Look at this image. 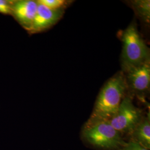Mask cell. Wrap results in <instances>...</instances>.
<instances>
[{
    "label": "cell",
    "instance_id": "obj_6",
    "mask_svg": "<svg viewBox=\"0 0 150 150\" xmlns=\"http://www.w3.org/2000/svg\"><path fill=\"white\" fill-rule=\"evenodd\" d=\"M38 2L36 14L32 26L28 31L30 34L43 32L50 28L59 21L63 15L62 10H53Z\"/></svg>",
    "mask_w": 150,
    "mask_h": 150
},
{
    "label": "cell",
    "instance_id": "obj_7",
    "mask_svg": "<svg viewBox=\"0 0 150 150\" xmlns=\"http://www.w3.org/2000/svg\"><path fill=\"white\" fill-rule=\"evenodd\" d=\"M128 87L138 93H144L150 87V61L125 70Z\"/></svg>",
    "mask_w": 150,
    "mask_h": 150
},
{
    "label": "cell",
    "instance_id": "obj_9",
    "mask_svg": "<svg viewBox=\"0 0 150 150\" xmlns=\"http://www.w3.org/2000/svg\"><path fill=\"white\" fill-rule=\"evenodd\" d=\"M134 11L143 21L149 22L150 17V1L149 0L134 1L131 2Z\"/></svg>",
    "mask_w": 150,
    "mask_h": 150
},
{
    "label": "cell",
    "instance_id": "obj_2",
    "mask_svg": "<svg viewBox=\"0 0 150 150\" xmlns=\"http://www.w3.org/2000/svg\"><path fill=\"white\" fill-rule=\"evenodd\" d=\"M127 84L122 74L110 79L97 97L90 118L109 121L118 110L126 96Z\"/></svg>",
    "mask_w": 150,
    "mask_h": 150
},
{
    "label": "cell",
    "instance_id": "obj_11",
    "mask_svg": "<svg viewBox=\"0 0 150 150\" xmlns=\"http://www.w3.org/2000/svg\"><path fill=\"white\" fill-rule=\"evenodd\" d=\"M13 0H0V13L11 16Z\"/></svg>",
    "mask_w": 150,
    "mask_h": 150
},
{
    "label": "cell",
    "instance_id": "obj_12",
    "mask_svg": "<svg viewBox=\"0 0 150 150\" xmlns=\"http://www.w3.org/2000/svg\"><path fill=\"white\" fill-rule=\"evenodd\" d=\"M120 150H150L147 149L139 145L132 141H127L126 144Z\"/></svg>",
    "mask_w": 150,
    "mask_h": 150
},
{
    "label": "cell",
    "instance_id": "obj_8",
    "mask_svg": "<svg viewBox=\"0 0 150 150\" xmlns=\"http://www.w3.org/2000/svg\"><path fill=\"white\" fill-rule=\"evenodd\" d=\"M127 141H132L150 149V121L149 116L144 117L133 131L126 137Z\"/></svg>",
    "mask_w": 150,
    "mask_h": 150
},
{
    "label": "cell",
    "instance_id": "obj_1",
    "mask_svg": "<svg viewBox=\"0 0 150 150\" xmlns=\"http://www.w3.org/2000/svg\"><path fill=\"white\" fill-rule=\"evenodd\" d=\"M86 146L96 150H120L126 141L107 120L89 118L81 131Z\"/></svg>",
    "mask_w": 150,
    "mask_h": 150
},
{
    "label": "cell",
    "instance_id": "obj_3",
    "mask_svg": "<svg viewBox=\"0 0 150 150\" xmlns=\"http://www.w3.org/2000/svg\"><path fill=\"white\" fill-rule=\"evenodd\" d=\"M121 40L123 43L122 62L124 70L150 61L149 49L135 24H131L122 32Z\"/></svg>",
    "mask_w": 150,
    "mask_h": 150
},
{
    "label": "cell",
    "instance_id": "obj_10",
    "mask_svg": "<svg viewBox=\"0 0 150 150\" xmlns=\"http://www.w3.org/2000/svg\"><path fill=\"white\" fill-rule=\"evenodd\" d=\"M38 2L53 10H62L68 4L64 0H39Z\"/></svg>",
    "mask_w": 150,
    "mask_h": 150
},
{
    "label": "cell",
    "instance_id": "obj_5",
    "mask_svg": "<svg viewBox=\"0 0 150 150\" xmlns=\"http://www.w3.org/2000/svg\"><path fill=\"white\" fill-rule=\"evenodd\" d=\"M38 2L33 0H13L11 16L29 31L36 16Z\"/></svg>",
    "mask_w": 150,
    "mask_h": 150
},
{
    "label": "cell",
    "instance_id": "obj_4",
    "mask_svg": "<svg viewBox=\"0 0 150 150\" xmlns=\"http://www.w3.org/2000/svg\"><path fill=\"white\" fill-rule=\"evenodd\" d=\"M144 116L142 110L134 106L131 97L126 96L117 111L108 121L123 138L127 136Z\"/></svg>",
    "mask_w": 150,
    "mask_h": 150
}]
</instances>
